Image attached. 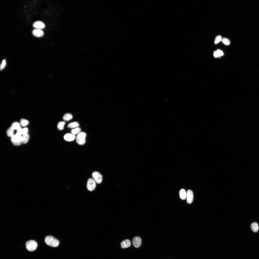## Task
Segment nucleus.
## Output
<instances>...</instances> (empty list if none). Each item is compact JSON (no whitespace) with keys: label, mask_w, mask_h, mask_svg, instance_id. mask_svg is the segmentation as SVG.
Wrapping results in <instances>:
<instances>
[{"label":"nucleus","mask_w":259,"mask_h":259,"mask_svg":"<svg viewBox=\"0 0 259 259\" xmlns=\"http://www.w3.org/2000/svg\"><path fill=\"white\" fill-rule=\"evenodd\" d=\"M45 243L47 245L53 247H56L59 245V241L51 236H47L45 239Z\"/></svg>","instance_id":"nucleus-1"},{"label":"nucleus","mask_w":259,"mask_h":259,"mask_svg":"<svg viewBox=\"0 0 259 259\" xmlns=\"http://www.w3.org/2000/svg\"><path fill=\"white\" fill-rule=\"evenodd\" d=\"M11 141L13 144L16 146H19L22 143V136L16 133L11 138Z\"/></svg>","instance_id":"nucleus-2"},{"label":"nucleus","mask_w":259,"mask_h":259,"mask_svg":"<svg viewBox=\"0 0 259 259\" xmlns=\"http://www.w3.org/2000/svg\"><path fill=\"white\" fill-rule=\"evenodd\" d=\"M37 246V242L33 240H30L27 241L26 243V249L30 251H33L36 248Z\"/></svg>","instance_id":"nucleus-3"},{"label":"nucleus","mask_w":259,"mask_h":259,"mask_svg":"<svg viewBox=\"0 0 259 259\" xmlns=\"http://www.w3.org/2000/svg\"><path fill=\"white\" fill-rule=\"evenodd\" d=\"M86 134L84 132H81L78 134L76 138L77 143L80 145H83L85 143Z\"/></svg>","instance_id":"nucleus-4"},{"label":"nucleus","mask_w":259,"mask_h":259,"mask_svg":"<svg viewBox=\"0 0 259 259\" xmlns=\"http://www.w3.org/2000/svg\"><path fill=\"white\" fill-rule=\"evenodd\" d=\"M96 186V182L93 179L89 178L88 180L87 188L88 190L92 191L95 189Z\"/></svg>","instance_id":"nucleus-5"},{"label":"nucleus","mask_w":259,"mask_h":259,"mask_svg":"<svg viewBox=\"0 0 259 259\" xmlns=\"http://www.w3.org/2000/svg\"><path fill=\"white\" fill-rule=\"evenodd\" d=\"M92 176L96 183L100 184L101 182L102 179V176L99 172L97 171L93 172L92 174Z\"/></svg>","instance_id":"nucleus-6"},{"label":"nucleus","mask_w":259,"mask_h":259,"mask_svg":"<svg viewBox=\"0 0 259 259\" xmlns=\"http://www.w3.org/2000/svg\"><path fill=\"white\" fill-rule=\"evenodd\" d=\"M132 241L133 245L135 247L138 248L141 246V240L140 237L138 236L134 237L133 238Z\"/></svg>","instance_id":"nucleus-7"},{"label":"nucleus","mask_w":259,"mask_h":259,"mask_svg":"<svg viewBox=\"0 0 259 259\" xmlns=\"http://www.w3.org/2000/svg\"><path fill=\"white\" fill-rule=\"evenodd\" d=\"M187 201L189 204L191 203L193 200L194 196L193 192L190 190H188L187 193Z\"/></svg>","instance_id":"nucleus-8"},{"label":"nucleus","mask_w":259,"mask_h":259,"mask_svg":"<svg viewBox=\"0 0 259 259\" xmlns=\"http://www.w3.org/2000/svg\"><path fill=\"white\" fill-rule=\"evenodd\" d=\"M32 33L34 36L38 37H41L44 35V32L41 29H35L33 30Z\"/></svg>","instance_id":"nucleus-9"},{"label":"nucleus","mask_w":259,"mask_h":259,"mask_svg":"<svg viewBox=\"0 0 259 259\" xmlns=\"http://www.w3.org/2000/svg\"><path fill=\"white\" fill-rule=\"evenodd\" d=\"M33 27L35 29H41L45 27L44 24L42 22L38 21L35 22L33 24Z\"/></svg>","instance_id":"nucleus-10"},{"label":"nucleus","mask_w":259,"mask_h":259,"mask_svg":"<svg viewBox=\"0 0 259 259\" xmlns=\"http://www.w3.org/2000/svg\"><path fill=\"white\" fill-rule=\"evenodd\" d=\"M75 137V135L71 133H67L64 136L65 140L68 141H71L74 140Z\"/></svg>","instance_id":"nucleus-11"},{"label":"nucleus","mask_w":259,"mask_h":259,"mask_svg":"<svg viewBox=\"0 0 259 259\" xmlns=\"http://www.w3.org/2000/svg\"><path fill=\"white\" fill-rule=\"evenodd\" d=\"M122 248H124L129 247L131 245L130 241L128 239H126L122 241L121 243Z\"/></svg>","instance_id":"nucleus-12"},{"label":"nucleus","mask_w":259,"mask_h":259,"mask_svg":"<svg viewBox=\"0 0 259 259\" xmlns=\"http://www.w3.org/2000/svg\"><path fill=\"white\" fill-rule=\"evenodd\" d=\"M251 228L253 232H257L259 230V226L258 223L256 222L252 223L251 224Z\"/></svg>","instance_id":"nucleus-13"},{"label":"nucleus","mask_w":259,"mask_h":259,"mask_svg":"<svg viewBox=\"0 0 259 259\" xmlns=\"http://www.w3.org/2000/svg\"><path fill=\"white\" fill-rule=\"evenodd\" d=\"M179 194L180 198L182 200L185 199L187 197V194L184 189H181L180 190Z\"/></svg>","instance_id":"nucleus-14"},{"label":"nucleus","mask_w":259,"mask_h":259,"mask_svg":"<svg viewBox=\"0 0 259 259\" xmlns=\"http://www.w3.org/2000/svg\"><path fill=\"white\" fill-rule=\"evenodd\" d=\"M14 130L12 127H10L7 130L6 132L7 135L11 138L15 134H14Z\"/></svg>","instance_id":"nucleus-15"},{"label":"nucleus","mask_w":259,"mask_h":259,"mask_svg":"<svg viewBox=\"0 0 259 259\" xmlns=\"http://www.w3.org/2000/svg\"><path fill=\"white\" fill-rule=\"evenodd\" d=\"M73 118L72 114L70 113H67L64 114L63 119L65 121H68L71 119Z\"/></svg>","instance_id":"nucleus-16"},{"label":"nucleus","mask_w":259,"mask_h":259,"mask_svg":"<svg viewBox=\"0 0 259 259\" xmlns=\"http://www.w3.org/2000/svg\"><path fill=\"white\" fill-rule=\"evenodd\" d=\"M79 126V124L78 122H74L69 124L68 125L67 127L69 128H77Z\"/></svg>","instance_id":"nucleus-17"},{"label":"nucleus","mask_w":259,"mask_h":259,"mask_svg":"<svg viewBox=\"0 0 259 259\" xmlns=\"http://www.w3.org/2000/svg\"><path fill=\"white\" fill-rule=\"evenodd\" d=\"M29 135L28 134H24L22 136V143L25 144L28 141L29 139Z\"/></svg>","instance_id":"nucleus-18"},{"label":"nucleus","mask_w":259,"mask_h":259,"mask_svg":"<svg viewBox=\"0 0 259 259\" xmlns=\"http://www.w3.org/2000/svg\"><path fill=\"white\" fill-rule=\"evenodd\" d=\"M224 54L223 52L219 49H218L216 51H214L213 55L215 58L223 56Z\"/></svg>","instance_id":"nucleus-19"},{"label":"nucleus","mask_w":259,"mask_h":259,"mask_svg":"<svg viewBox=\"0 0 259 259\" xmlns=\"http://www.w3.org/2000/svg\"><path fill=\"white\" fill-rule=\"evenodd\" d=\"M20 124L17 122L13 123L11 125L12 127L14 130H17L20 127Z\"/></svg>","instance_id":"nucleus-20"},{"label":"nucleus","mask_w":259,"mask_h":259,"mask_svg":"<svg viewBox=\"0 0 259 259\" xmlns=\"http://www.w3.org/2000/svg\"><path fill=\"white\" fill-rule=\"evenodd\" d=\"M81 130V129L80 128L77 127L71 130V134L75 135H78L80 133Z\"/></svg>","instance_id":"nucleus-21"},{"label":"nucleus","mask_w":259,"mask_h":259,"mask_svg":"<svg viewBox=\"0 0 259 259\" xmlns=\"http://www.w3.org/2000/svg\"><path fill=\"white\" fill-rule=\"evenodd\" d=\"M65 124V122L61 121L59 122L57 125V128L60 130H63L64 128V126Z\"/></svg>","instance_id":"nucleus-22"},{"label":"nucleus","mask_w":259,"mask_h":259,"mask_svg":"<svg viewBox=\"0 0 259 259\" xmlns=\"http://www.w3.org/2000/svg\"><path fill=\"white\" fill-rule=\"evenodd\" d=\"M29 121L27 120L22 119L20 121V124L23 126H25L29 124Z\"/></svg>","instance_id":"nucleus-23"},{"label":"nucleus","mask_w":259,"mask_h":259,"mask_svg":"<svg viewBox=\"0 0 259 259\" xmlns=\"http://www.w3.org/2000/svg\"><path fill=\"white\" fill-rule=\"evenodd\" d=\"M221 41L223 43L227 45H229L230 43V40L226 38H222Z\"/></svg>","instance_id":"nucleus-24"},{"label":"nucleus","mask_w":259,"mask_h":259,"mask_svg":"<svg viewBox=\"0 0 259 259\" xmlns=\"http://www.w3.org/2000/svg\"><path fill=\"white\" fill-rule=\"evenodd\" d=\"M222 38L221 36L220 35H217L215 38L214 40V43L216 44L219 43L221 41Z\"/></svg>","instance_id":"nucleus-25"},{"label":"nucleus","mask_w":259,"mask_h":259,"mask_svg":"<svg viewBox=\"0 0 259 259\" xmlns=\"http://www.w3.org/2000/svg\"><path fill=\"white\" fill-rule=\"evenodd\" d=\"M6 64V61L5 59H3L0 65V70H2L5 67Z\"/></svg>","instance_id":"nucleus-26"}]
</instances>
